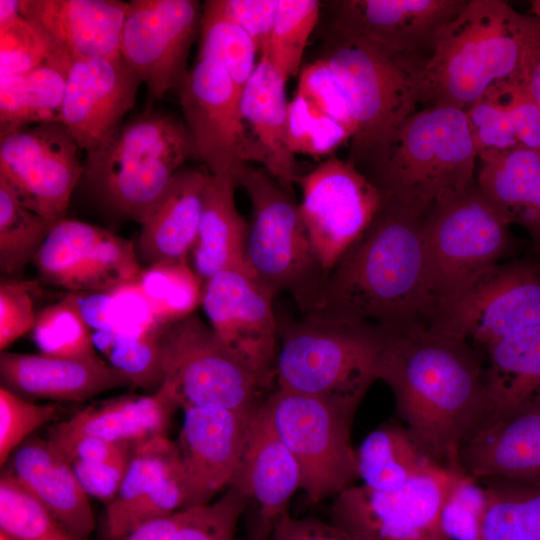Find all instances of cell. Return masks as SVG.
<instances>
[{
	"mask_svg": "<svg viewBox=\"0 0 540 540\" xmlns=\"http://www.w3.org/2000/svg\"><path fill=\"white\" fill-rule=\"evenodd\" d=\"M379 380L420 448L441 466L463 470L462 445L491 413L479 350L433 326L387 330Z\"/></svg>",
	"mask_w": 540,
	"mask_h": 540,
	"instance_id": "obj_1",
	"label": "cell"
},
{
	"mask_svg": "<svg viewBox=\"0 0 540 540\" xmlns=\"http://www.w3.org/2000/svg\"><path fill=\"white\" fill-rule=\"evenodd\" d=\"M382 199L368 228L326 275L306 314L371 323L387 330L432 326L422 220Z\"/></svg>",
	"mask_w": 540,
	"mask_h": 540,
	"instance_id": "obj_2",
	"label": "cell"
},
{
	"mask_svg": "<svg viewBox=\"0 0 540 540\" xmlns=\"http://www.w3.org/2000/svg\"><path fill=\"white\" fill-rule=\"evenodd\" d=\"M540 22L502 0H467L435 39L422 102L466 110L494 86L523 84Z\"/></svg>",
	"mask_w": 540,
	"mask_h": 540,
	"instance_id": "obj_3",
	"label": "cell"
},
{
	"mask_svg": "<svg viewBox=\"0 0 540 540\" xmlns=\"http://www.w3.org/2000/svg\"><path fill=\"white\" fill-rule=\"evenodd\" d=\"M465 110L433 104L411 114L358 169L382 199L424 216L475 182Z\"/></svg>",
	"mask_w": 540,
	"mask_h": 540,
	"instance_id": "obj_4",
	"label": "cell"
},
{
	"mask_svg": "<svg viewBox=\"0 0 540 540\" xmlns=\"http://www.w3.org/2000/svg\"><path fill=\"white\" fill-rule=\"evenodd\" d=\"M428 57L332 29L320 58L347 95L356 126L348 161L357 168L422 102Z\"/></svg>",
	"mask_w": 540,
	"mask_h": 540,
	"instance_id": "obj_5",
	"label": "cell"
},
{
	"mask_svg": "<svg viewBox=\"0 0 540 540\" xmlns=\"http://www.w3.org/2000/svg\"><path fill=\"white\" fill-rule=\"evenodd\" d=\"M278 327V388L360 404L371 384L379 380L384 328L315 314L278 322Z\"/></svg>",
	"mask_w": 540,
	"mask_h": 540,
	"instance_id": "obj_6",
	"label": "cell"
},
{
	"mask_svg": "<svg viewBox=\"0 0 540 540\" xmlns=\"http://www.w3.org/2000/svg\"><path fill=\"white\" fill-rule=\"evenodd\" d=\"M86 180L113 210L141 222L172 177L196 156L184 121L148 108L87 152Z\"/></svg>",
	"mask_w": 540,
	"mask_h": 540,
	"instance_id": "obj_7",
	"label": "cell"
},
{
	"mask_svg": "<svg viewBox=\"0 0 540 540\" xmlns=\"http://www.w3.org/2000/svg\"><path fill=\"white\" fill-rule=\"evenodd\" d=\"M251 202L246 261L274 297L289 293L303 314L313 307L326 273L315 254L299 205L263 167L248 165L238 180Z\"/></svg>",
	"mask_w": 540,
	"mask_h": 540,
	"instance_id": "obj_8",
	"label": "cell"
},
{
	"mask_svg": "<svg viewBox=\"0 0 540 540\" xmlns=\"http://www.w3.org/2000/svg\"><path fill=\"white\" fill-rule=\"evenodd\" d=\"M510 226L476 180L427 211L422 230L436 315L442 305L511 252L514 242Z\"/></svg>",
	"mask_w": 540,
	"mask_h": 540,
	"instance_id": "obj_9",
	"label": "cell"
},
{
	"mask_svg": "<svg viewBox=\"0 0 540 540\" xmlns=\"http://www.w3.org/2000/svg\"><path fill=\"white\" fill-rule=\"evenodd\" d=\"M163 385L178 407L255 412L273 383L246 366L198 316L163 327Z\"/></svg>",
	"mask_w": 540,
	"mask_h": 540,
	"instance_id": "obj_10",
	"label": "cell"
},
{
	"mask_svg": "<svg viewBox=\"0 0 540 540\" xmlns=\"http://www.w3.org/2000/svg\"><path fill=\"white\" fill-rule=\"evenodd\" d=\"M275 431L298 462L312 503L335 497L358 478L351 425L359 404L277 389L263 402Z\"/></svg>",
	"mask_w": 540,
	"mask_h": 540,
	"instance_id": "obj_11",
	"label": "cell"
},
{
	"mask_svg": "<svg viewBox=\"0 0 540 540\" xmlns=\"http://www.w3.org/2000/svg\"><path fill=\"white\" fill-rule=\"evenodd\" d=\"M177 90L196 155L209 174L238 183L246 166L264 167L265 156L241 111L242 91L222 67L196 60Z\"/></svg>",
	"mask_w": 540,
	"mask_h": 540,
	"instance_id": "obj_12",
	"label": "cell"
},
{
	"mask_svg": "<svg viewBox=\"0 0 540 540\" xmlns=\"http://www.w3.org/2000/svg\"><path fill=\"white\" fill-rule=\"evenodd\" d=\"M460 472L442 467L392 491L351 485L333 497L330 522L353 540H449L441 509Z\"/></svg>",
	"mask_w": 540,
	"mask_h": 540,
	"instance_id": "obj_13",
	"label": "cell"
},
{
	"mask_svg": "<svg viewBox=\"0 0 540 540\" xmlns=\"http://www.w3.org/2000/svg\"><path fill=\"white\" fill-rule=\"evenodd\" d=\"M540 325V260L501 262L442 305L433 327L478 349L516 331Z\"/></svg>",
	"mask_w": 540,
	"mask_h": 540,
	"instance_id": "obj_14",
	"label": "cell"
},
{
	"mask_svg": "<svg viewBox=\"0 0 540 540\" xmlns=\"http://www.w3.org/2000/svg\"><path fill=\"white\" fill-rule=\"evenodd\" d=\"M298 182L301 218L326 275L376 216L382 195L351 162L328 157Z\"/></svg>",
	"mask_w": 540,
	"mask_h": 540,
	"instance_id": "obj_15",
	"label": "cell"
},
{
	"mask_svg": "<svg viewBox=\"0 0 540 540\" xmlns=\"http://www.w3.org/2000/svg\"><path fill=\"white\" fill-rule=\"evenodd\" d=\"M0 179L30 210L58 222L84 173L76 141L61 122L39 123L0 138Z\"/></svg>",
	"mask_w": 540,
	"mask_h": 540,
	"instance_id": "obj_16",
	"label": "cell"
},
{
	"mask_svg": "<svg viewBox=\"0 0 540 540\" xmlns=\"http://www.w3.org/2000/svg\"><path fill=\"white\" fill-rule=\"evenodd\" d=\"M202 6L195 0H132L125 16L120 54L146 84L152 100L177 88L199 34Z\"/></svg>",
	"mask_w": 540,
	"mask_h": 540,
	"instance_id": "obj_17",
	"label": "cell"
},
{
	"mask_svg": "<svg viewBox=\"0 0 540 540\" xmlns=\"http://www.w3.org/2000/svg\"><path fill=\"white\" fill-rule=\"evenodd\" d=\"M33 262L44 282L68 292L109 290L142 271L133 243L72 219L54 224Z\"/></svg>",
	"mask_w": 540,
	"mask_h": 540,
	"instance_id": "obj_18",
	"label": "cell"
},
{
	"mask_svg": "<svg viewBox=\"0 0 540 540\" xmlns=\"http://www.w3.org/2000/svg\"><path fill=\"white\" fill-rule=\"evenodd\" d=\"M274 296L253 276L235 269L203 284L202 307L220 340L251 370L275 381L279 343Z\"/></svg>",
	"mask_w": 540,
	"mask_h": 540,
	"instance_id": "obj_19",
	"label": "cell"
},
{
	"mask_svg": "<svg viewBox=\"0 0 540 540\" xmlns=\"http://www.w3.org/2000/svg\"><path fill=\"white\" fill-rule=\"evenodd\" d=\"M256 412L216 406L184 410L176 442L186 485L184 509L208 504L232 485Z\"/></svg>",
	"mask_w": 540,
	"mask_h": 540,
	"instance_id": "obj_20",
	"label": "cell"
},
{
	"mask_svg": "<svg viewBox=\"0 0 540 540\" xmlns=\"http://www.w3.org/2000/svg\"><path fill=\"white\" fill-rule=\"evenodd\" d=\"M140 83L121 55L72 60L60 122L80 149H94L123 122Z\"/></svg>",
	"mask_w": 540,
	"mask_h": 540,
	"instance_id": "obj_21",
	"label": "cell"
},
{
	"mask_svg": "<svg viewBox=\"0 0 540 540\" xmlns=\"http://www.w3.org/2000/svg\"><path fill=\"white\" fill-rule=\"evenodd\" d=\"M467 0H344L333 29L377 41L393 49L429 56L441 30Z\"/></svg>",
	"mask_w": 540,
	"mask_h": 540,
	"instance_id": "obj_22",
	"label": "cell"
},
{
	"mask_svg": "<svg viewBox=\"0 0 540 540\" xmlns=\"http://www.w3.org/2000/svg\"><path fill=\"white\" fill-rule=\"evenodd\" d=\"M1 386L31 401H85L130 381L97 354L57 357L2 351Z\"/></svg>",
	"mask_w": 540,
	"mask_h": 540,
	"instance_id": "obj_23",
	"label": "cell"
},
{
	"mask_svg": "<svg viewBox=\"0 0 540 540\" xmlns=\"http://www.w3.org/2000/svg\"><path fill=\"white\" fill-rule=\"evenodd\" d=\"M459 460L463 471L478 480L540 482V397L486 419L462 445Z\"/></svg>",
	"mask_w": 540,
	"mask_h": 540,
	"instance_id": "obj_24",
	"label": "cell"
},
{
	"mask_svg": "<svg viewBox=\"0 0 540 540\" xmlns=\"http://www.w3.org/2000/svg\"><path fill=\"white\" fill-rule=\"evenodd\" d=\"M129 2L20 0L21 15L44 29L74 59L120 56Z\"/></svg>",
	"mask_w": 540,
	"mask_h": 540,
	"instance_id": "obj_25",
	"label": "cell"
},
{
	"mask_svg": "<svg viewBox=\"0 0 540 540\" xmlns=\"http://www.w3.org/2000/svg\"><path fill=\"white\" fill-rule=\"evenodd\" d=\"M177 408L170 392L161 385L150 395L122 396L90 405L53 426L47 439L62 455L82 437L136 445L166 435Z\"/></svg>",
	"mask_w": 540,
	"mask_h": 540,
	"instance_id": "obj_26",
	"label": "cell"
},
{
	"mask_svg": "<svg viewBox=\"0 0 540 540\" xmlns=\"http://www.w3.org/2000/svg\"><path fill=\"white\" fill-rule=\"evenodd\" d=\"M230 487L243 493L255 504L258 514L272 524L289 511L290 499L302 489L298 462L275 431L263 404L252 419Z\"/></svg>",
	"mask_w": 540,
	"mask_h": 540,
	"instance_id": "obj_27",
	"label": "cell"
},
{
	"mask_svg": "<svg viewBox=\"0 0 540 540\" xmlns=\"http://www.w3.org/2000/svg\"><path fill=\"white\" fill-rule=\"evenodd\" d=\"M207 171L179 169L140 222L138 259L147 266L187 260L196 242Z\"/></svg>",
	"mask_w": 540,
	"mask_h": 540,
	"instance_id": "obj_28",
	"label": "cell"
},
{
	"mask_svg": "<svg viewBox=\"0 0 540 540\" xmlns=\"http://www.w3.org/2000/svg\"><path fill=\"white\" fill-rule=\"evenodd\" d=\"M18 480L40 499L76 540H87L95 523L88 495L71 463L39 437L24 441L9 459Z\"/></svg>",
	"mask_w": 540,
	"mask_h": 540,
	"instance_id": "obj_29",
	"label": "cell"
},
{
	"mask_svg": "<svg viewBox=\"0 0 540 540\" xmlns=\"http://www.w3.org/2000/svg\"><path fill=\"white\" fill-rule=\"evenodd\" d=\"M286 81L260 57L241 93V111L264 156V167L289 193L298 182L295 154L288 144Z\"/></svg>",
	"mask_w": 540,
	"mask_h": 540,
	"instance_id": "obj_30",
	"label": "cell"
},
{
	"mask_svg": "<svg viewBox=\"0 0 540 540\" xmlns=\"http://www.w3.org/2000/svg\"><path fill=\"white\" fill-rule=\"evenodd\" d=\"M237 186L232 178L207 174L198 236L191 250L193 269L203 283L225 269L251 275L246 261L249 224L235 204Z\"/></svg>",
	"mask_w": 540,
	"mask_h": 540,
	"instance_id": "obj_31",
	"label": "cell"
},
{
	"mask_svg": "<svg viewBox=\"0 0 540 540\" xmlns=\"http://www.w3.org/2000/svg\"><path fill=\"white\" fill-rule=\"evenodd\" d=\"M479 161L475 180L484 196L510 225L521 226L540 252V154L519 146Z\"/></svg>",
	"mask_w": 540,
	"mask_h": 540,
	"instance_id": "obj_32",
	"label": "cell"
},
{
	"mask_svg": "<svg viewBox=\"0 0 540 540\" xmlns=\"http://www.w3.org/2000/svg\"><path fill=\"white\" fill-rule=\"evenodd\" d=\"M491 413H511L540 397V325L501 337L483 347Z\"/></svg>",
	"mask_w": 540,
	"mask_h": 540,
	"instance_id": "obj_33",
	"label": "cell"
},
{
	"mask_svg": "<svg viewBox=\"0 0 540 540\" xmlns=\"http://www.w3.org/2000/svg\"><path fill=\"white\" fill-rule=\"evenodd\" d=\"M356 454L358 478L375 490H397L417 476L444 467L420 448L404 425L394 422L369 433Z\"/></svg>",
	"mask_w": 540,
	"mask_h": 540,
	"instance_id": "obj_34",
	"label": "cell"
},
{
	"mask_svg": "<svg viewBox=\"0 0 540 540\" xmlns=\"http://www.w3.org/2000/svg\"><path fill=\"white\" fill-rule=\"evenodd\" d=\"M71 62L0 78V138L32 123L60 122Z\"/></svg>",
	"mask_w": 540,
	"mask_h": 540,
	"instance_id": "obj_35",
	"label": "cell"
},
{
	"mask_svg": "<svg viewBox=\"0 0 540 540\" xmlns=\"http://www.w3.org/2000/svg\"><path fill=\"white\" fill-rule=\"evenodd\" d=\"M481 540H540V482L490 478Z\"/></svg>",
	"mask_w": 540,
	"mask_h": 540,
	"instance_id": "obj_36",
	"label": "cell"
},
{
	"mask_svg": "<svg viewBox=\"0 0 540 540\" xmlns=\"http://www.w3.org/2000/svg\"><path fill=\"white\" fill-rule=\"evenodd\" d=\"M196 60L218 64L242 91L256 68L258 50L250 36L227 12L223 0L202 5Z\"/></svg>",
	"mask_w": 540,
	"mask_h": 540,
	"instance_id": "obj_37",
	"label": "cell"
},
{
	"mask_svg": "<svg viewBox=\"0 0 540 540\" xmlns=\"http://www.w3.org/2000/svg\"><path fill=\"white\" fill-rule=\"evenodd\" d=\"M178 460L177 444L167 435L156 436L134 446L119 491L106 508L107 536L155 488Z\"/></svg>",
	"mask_w": 540,
	"mask_h": 540,
	"instance_id": "obj_38",
	"label": "cell"
},
{
	"mask_svg": "<svg viewBox=\"0 0 540 540\" xmlns=\"http://www.w3.org/2000/svg\"><path fill=\"white\" fill-rule=\"evenodd\" d=\"M136 281L161 326L192 315L202 301L204 283L187 260L147 266Z\"/></svg>",
	"mask_w": 540,
	"mask_h": 540,
	"instance_id": "obj_39",
	"label": "cell"
},
{
	"mask_svg": "<svg viewBox=\"0 0 540 540\" xmlns=\"http://www.w3.org/2000/svg\"><path fill=\"white\" fill-rule=\"evenodd\" d=\"M56 222L27 208L0 179V269L5 275L33 262Z\"/></svg>",
	"mask_w": 540,
	"mask_h": 540,
	"instance_id": "obj_40",
	"label": "cell"
},
{
	"mask_svg": "<svg viewBox=\"0 0 540 540\" xmlns=\"http://www.w3.org/2000/svg\"><path fill=\"white\" fill-rule=\"evenodd\" d=\"M0 532L11 540H76L8 467L0 477Z\"/></svg>",
	"mask_w": 540,
	"mask_h": 540,
	"instance_id": "obj_41",
	"label": "cell"
},
{
	"mask_svg": "<svg viewBox=\"0 0 540 540\" xmlns=\"http://www.w3.org/2000/svg\"><path fill=\"white\" fill-rule=\"evenodd\" d=\"M127 335L114 330L91 333L95 349L123 374L132 386L156 392L164 380L161 332Z\"/></svg>",
	"mask_w": 540,
	"mask_h": 540,
	"instance_id": "obj_42",
	"label": "cell"
},
{
	"mask_svg": "<svg viewBox=\"0 0 540 540\" xmlns=\"http://www.w3.org/2000/svg\"><path fill=\"white\" fill-rule=\"evenodd\" d=\"M320 2L279 0L267 51L264 55L287 82L300 71L308 40L318 22Z\"/></svg>",
	"mask_w": 540,
	"mask_h": 540,
	"instance_id": "obj_43",
	"label": "cell"
},
{
	"mask_svg": "<svg viewBox=\"0 0 540 540\" xmlns=\"http://www.w3.org/2000/svg\"><path fill=\"white\" fill-rule=\"evenodd\" d=\"M504 83L489 89L466 110L477 158L485 160L519 147Z\"/></svg>",
	"mask_w": 540,
	"mask_h": 540,
	"instance_id": "obj_44",
	"label": "cell"
},
{
	"mask_svg": "<svg viewBox=\"0 0 540 540\" xmlns=\"http://www.w3.org/2000/svg\"><path fill=\"white\" fill-rule=\"evenodd\" d=\"M71 60L44 29L22 15L0 29V78Z\"/></svg>",
	"mask_w": 540,
	"mask_h": 540,
	"instance_id": "obj_45",
	"label": "cell"
},
{
	"mask_svg": "<svg viewBox=\"0 0 540 540\" xmlns=\"http://www.w3.org/2000/svg\"><path fill=\"white\" fill-rule=\"evenodd\" d=\"M32 337L42 354L57 357L96 354L91 331L67 295L37 313Z\"/></svg>",
	"mask_w": 540,
	"mask_h": 540,
	"instance_id": "obj_46",
	"label": "cell"
},
{
	"mask_svg": "<svg viewBox=\"0 0 540 540\" xmlns=\"http://www.w3.org/2000/svg\"><path fill=\"white\" fill-rule=\"evenodd\" d=\"M288 144L296 154L321 157L351 140L352 133L296 93L288 103Z\"/></svg>",
	"mask_w": 540,
	"mask_h": 540,
	"instance_id": "obj_47",
	"label": "cell"
},
{
	"mask_svg": "<svg viewBox=\"0 0 540 540\" xmlns=\"http://www.w3.org/2000/svg\"><path fill=\"white\" fill-rule=\"evenodd\" d=\"M488 496L481 481L460 472L441 509V528L449 540H481Z\"/></svg>",
	"mask_w": 540,
	"mask_h": 540,
	"instance_id": "obj_48",
	"label": "cell"
},
{
	"mask_svg": "<svg viewBox=\"0 0 540 540\" xmlns=\"http://www.w3.org/2000/svg\"><path fill=\"white\" fill-rule=\"evenodd\" d=\"M250 500L235 487L219 499L180 510L174 540H233L237 523Z\"/></svg>",
	"mask_w": 540,
	"mask_h": 540,
	"instance_id": "obj_49",
	"label": "cell"
},
{
	"mask_svg": "<svg viewBox=\"0 0 540 540\" xmlns=\"http://www.w3.org/2000/svg\"><path fill=\"white\" fill-rule=\"evenodd\" d=\"M56 404H36L5 387H0V465L5 466L11 454L37 428L53 420Z\"/></svg>",
	"mask_w": 540,
	"mask_h": 540,
	"instance_id": "obj_50",
	"label": "cell"
},
{
	"mask_svg": "<svg viewBox=\"0 0 540 540\" xmlns=\"http://www.w3.org/2000/svg\"><path fill=\"white\" fill-rule=\"evenodd\" d=\"M319 111L346 127L352 137L356 126L347 95L327 62L318 58L302 68L297 92Z\"/></svg>",
	"mask_w": 540,
	"mask_h": 540,
	"instance_id": "obj_51",
	"label": "cell"
},
{
	"mask_svg": "<svg viewBox=\"0 0 540 540\" xmlns=\"http://www.w3.org/2000/svg\"><path fill=\"white\" fill-rule=\"evenodd\" d=\"M34 284L11 278L0 283V349L6 351L12 343L33 330L35 313L32 293Z\"/></svg>",
	"mask_w": 540,
	"mask_h": 540,
	"instance_id": "obj_52",
	"label": "cell"
},
{
	"mask_svg": "<svg viewBox=\"0 0 540 540\" xmlns=\"http://www.w3.org/2000/svg\"><path fill=\"white\" fill-rule=\"evenodd\" d=\"M110 330L127 335H143L163 328L136 280L109 289Z\"/></svg>",
	"mask_w": 540,
	"mask_h": 540,
	"instance_id": "obj_53",
	"label": "cell"
},
{
	"mask_svg": "<svg viewBox=\"0 0 540 540\" xmlns=\"http://www.w3.org/2000/svg\"><path fill=\"white\" fill-rule=\"evenodd\" d=\"M229 15L253 40L261 56L267 51L279 0H223Z\"/></svg>",
	"mask_w": 540,
	"mask_h": 540,
	"instance_id": "obj_54",
	"label": "cell"
},
{
	"mask_svg": "<svg viewBox=\"0 0 540 540\" xmlns=\"http://www.w3.org/2000/svg\"><path fill=\"white\" fill-rule=\"evenodd\" d=\"M130 459L102 463L75 461L71 465L85 493L108 505L119 491Z\"/></svg>",
	"mask_w": 540,
	"mask_h": 540,
	"instance_id": "obj_55",
	"label": "cell"
},
{
	"mask_svg": "<svg viewBox=\"0 0 540 540\" xmlns=\"http://www.w3.org/2000/svg\"><path fill=\"white\" fill-rule=\"evenodd\" d=\"M507 94L519 145L540 154V106L524 84H509Z\"/></svg>",
	"mask_w": 540,
	"mask_h": 540,
	"instance_id": "obj_56",
	"label": "cell"
},
{
	"mask_svg": "<svg viewBox=\"0 0 540 540\" xmlns=\"http://www.w3.org/2000/svg\"><path fill=\"white\" fill-rule=\"evenodd\" d=\"M270 540H353L331 522L306 517L295 518L287 511L273 524Z\"/></svg>",
	"mask_w": 540,
	"mask_h": 540,
	"instance_id": "obj_57",
	"label": "cell"
},
{
	"mask_svg": "<svg viewBox=\"0 0 540 540\" xmlns=\"http://www.w3.org/2000/svg\"><path fill=\"white\" fill-rule=\"evenodd\" d=\"M134 446L96 437L76 440L63 454L70 462L102 463L131 458Z\"/></svg>",
	"mask_w": 540,
	"mask_h": 540,
	"instance_id": "obj_58",
	"label": "cell"
},
{
	"mask_svg": "<svg viewBox=\"0 0 540 540\" xmlns=\"http://www.w3.org/2000/svg\"><path fill=\"white\" fill-rule=\"evenodd\" d=\"M180 520V511L144 523L117 540H174Z\"/></svg>",
	"mask_w": 540,
	"mask_h": 540,
	"instance_id": "obj_59",
	"label": "cell"
},
{
	"mask_svg": "<svg viewBox=\"0 0 540 540\" xmlns=\"http://www.w3.org/2000/svg\"><path fill=\"white\" fill-rule=\"evenodd\" d=\"M523 84L531 97L540 106V41L531 55Z\"/></svg>",
	"mask_w": 540,
	"mask_h": 540,
	"instance_id": "obj_60",
	"label": "cell"
},
{
	"mask_svg": "<svg viewBox=\"0 0 540 540\" xmlns=\"http://www.w3.org/2000/svg\"><path fill=\"white\" fill-rule=\"evenodd\" d=\"M248 540H270L273 524L255 510L248 517Z\"/></svg>",
	"mask_w": 540,
	"mask_h": 540,
	"instance_id": "obj_61",
	"label": "cell"
},
{
	"mask_svg": "<svg viewBox=\"0 0 540 540\" xmlns=\"http://www.w3.org/2000/svg\"><path fill=\"white\" fill-rule=\"evenodd\" d=\"M20 16V0H0V29L7 27Z\"/></svg>",
	"mask_w": 540,
	"mask_h": 540,
	"instance_id": "obj_62",
	"label": "cell"
},
{
	"mask_svg": "<svg viewBox=\"0 0 540 540\" xmlns=\"http://www.w3.org/2000/svg\"><path fill=\"white\" fill-rule=\"evenodd\" d=\"M530 14L540 22V0L530 1Z\"/></svg>",
	"mask_w": 540,
	"mask_h": 540,
	"instance_id": "obj_63",
	"label": "cell"
},
{
	"mask_svg": "<svg viewBox=\"0 0 540 540\" xmlns=\"http://www.w3.org/2000/svg\"><path fill=\"white\" fill-rule=\"evenodd\" d=\"M0 540H11V539L7 537L5 534L0 532Z\"/></svg>",
	"mask_w": 540,
	"mask_h": 540,
	"instance_id": "obj_64",
	"label": "cell"
}]
</instances>
